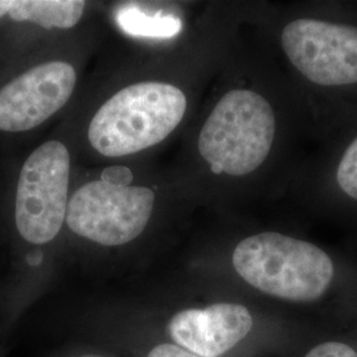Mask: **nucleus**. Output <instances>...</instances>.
<instances>
[{
    "instance_id": "nucleus-1",
    "label": "nucleus",
    "mask_w": 357,
    "mask_h": 357,
    "mask_svg": "<svg viewBox=\"0 0 357 357\" xmlns=\"http://www.w3.org/2000/svg\"><path fill=\"white\" fill-rule=\"evenodd\" d=\"M187 110L181 90L166 82H138L119 90L90 122V144L109 158L143 151L165 141Z\"/></svg>"
},
{
    "instance_id": "nucleus-2",
    "label": "nucleus",
    "mask_w": 357,
    "mask_h": 357,
    "mask_svg": "<svg viewBox=\"0 0 357 357\" xmlns=\"http://www.w3.org/2000/svg\"><path fill=\"white\" fill-rule=\"evenodd\" d=\"M231 261L238 275L257 290L293 302L319 299L333 278L332 259L323 249L275 231L245 238Z\"/></svg>"
},
{
    "instance_id": "nucleus-3",
    "label": "nucleus",
    "mask_w": 357,
    "mask_h": 357,
    "mask_svg": "<svg viewBox=\"0 0 357 357\" xmlns=\"http://www.w3.org/2000/svg\"><path fill=\"white\" fill-rule=\"evenodd\" d=\"M274 137L268 100L253 90H230L205 121L197 147L213 174L243 176L264 165Z\"/></svg>"
},
{
    "instance_id": "nucleus-4",
    "label": "nucleus",
    "mask_w": 357,
    "mask_h": 357,
    "mask_svg": "<svg viewBox=\"0 0 357 357\" xmlns=\"http://www.w3.org/2000/svg\"><path fill=\"white\" fill-rule=\"evenodd\" d=\"M70 155L64 143H43L22 168L15 200V222L26 243H51L68 211Z\"/></svg>"
},
{
    "instance_id": "nucleus-5",
    "label": "nucleus",
    "mask_w": 357,
    "mask_h": 357,
    "mask_svg": "<svg viewBox=\"0 0 357 357\" xmlns=\"http://www.w3.org/2000/svg\"><path fill=\"white\" fill-rule=\"evenodd\" d=\"M150 188L96 180L78 188L68 203L66 222L76 234L105 246L135 240L153 215Z\"/></svg>"
},
{
    "instance_id": "nucleus-6",
    "label": "nucleus",
    "mask_w": 357,
    "mask_h": 357,
    "mask_svg": "<svg viewBox=\"0 0 357 357\" xmlns=\"http://www.w3.org/2000/svg\"><path fill=\"white\" fill-rule=\"evenodd\" d=\"M282 48L308 81L320 86L357 82V28L296 19L283 28Z\"/></svg>"
},
{
    "instance_id": "nucleus-7",
    "label": "nucleus",
    "mask_w": 357,
    "mask_h": 357,
    "mask_svg": "<svg viewBox=\"0 0 357 357\" xmlns=\"http://www.w3.org/2000/svg\"><path fill=\"white\" fill-rule=\"evenodd\" d=\"M77 75L64 61L38 65L0 90V130L20 132L38 128L69 101Z\"/></svg>"
},
{
    "instance_id": "nucleus-8",
    "label": "nucleus",
    "mask_w": 357,
    "mask_h": 357,
    "mask_svg": "<svg viewBox=\"0 0 357 357\" xmlns=\"http://www.w3.org/2000/svg\"><path fill=\"white\" fill-rule=\"evenodd\" d=\"M253 328L249 310L237 303H216L175 314L168 323L174 342L202 357H218L238 344Z\"/></svg>"
},
{
    "instance_id": "nucleus-9",
    "label": "nucleus",
    "mask_w": 357,
    "mask_h": 357,
    "mask_svg": "<svg viewBox=\"0 0 357 357\" xmlns=\"http://www.w3.org/2000/svg\"><path fill=\"white\" fill-rule=\"evenodd\" d=\"M85 1L79 0H11L8 16L43 28H72L79 22Z\"/></svg>"
},
{
    "instance_id": "nucleus-10",
    "label": "nucleus",
    "mask_w": 357,
    "mask_h": 357,
    "mask_svg": "<svg viewBox=\"0 0 357 357\" xmlns=\"http://www.w3.org/2000/svg\"><path fill=\"white\" fill-rule=\"evenodd\" d=\"M116 23L130 36L150 38H169L181 31V22L172 15H147L135 6L122 7L116 13Z\"/></svg>"
},
{
    "instance_id": "nucleus-11",
    "label": "nucleus",
    "mask_w": 357,
    "mask_h": 357,
    "mask_svg": "<svg viewBox=\"0 0 357 357\" xmlns=\"http://www.w3.org/2000/svg\"><path fill=\"white\" fill-rule=\"evenodd\" d=\"M340 190L357 202V138L345 150L336 171Z\"/></svg>"
},
{
    "instance_id": "nucleus-12",
    "label": "nucleus",
    "mask_w": 357,
    "mask_h": 357,
    "mask_svg": "<svg viewBox=\"0 0 357 357\" xmlns=\"http://www.w3.org/2000/svg\"><path fill=\"white\" fill-rule=\"evenodd\" d=\"M306 357H357V352L349 345L330 342L312 348Z\"/></svg>"
},
{
    "instance_id": "nucleus-13",
    "label": "nucleus",
    "mask_w": 357,
    "mask_h": 357,
    "mask_svg": "<svg viewBox=\"0 0 357 357\" xmlns=\"http://www.w3.org/2000/svg\"><path fill=\"white\" fill-rule=\"evenodd\" d=\"M101 180L115 185H130L132 174L126 167H110L103 171Z\"/></svg>"
},
{
    "instance_id": "nucleus-14",
    "label": "nucleus",
    "mask_w": 357,
    "mask_h": 357,
    "mask_svg": "<svg viewBox=\"0 0 357 357\" xmlns=\"http://www.w3.org/2000/svg\"><path fill=\"white\" fill-rule=\"evenodd\" d=\"M147 357H202L174 344L156 345Z\"/></svg>"
},
{
    "instance_id": "nucleus-15",
    "label": "nucleus",
    "mask_w": 357,
    "mask_h": 357,
    "mask_svg": "<svg viewBox=\"0 0 357 357\" xmlns=\"http://www.w3.org/2000/svg\"><path fill=\"white\" fill-rule=\"evenodd\" d=\"M10 6H11V0H0V19L8 13Z\"/></svg>"
},
{
    "instance_id": "nucleus-16",
    "label": "nucleus",
    "mask_w": 357,
    "mask_h": 357,
    "mask_svg": "<svg viewBox=\"0 0 357 357\" xmlns=\"http://www.w3.org/2000/svg\"><path fill=\"white\" fill-rule=\"evenodd\" d=\"M79 357H103V356H97V355H85V356H79Z\"/></svg>"
}]
</instances>
